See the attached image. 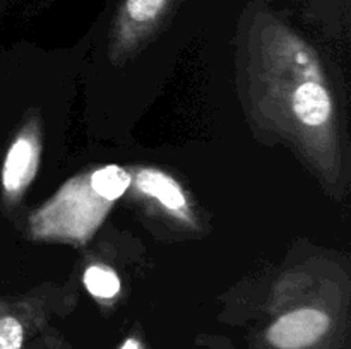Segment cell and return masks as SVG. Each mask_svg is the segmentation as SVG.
I'll use <instances>...</instances> for the list:
<instances>
[{
	"label": "cell",
	"mask_w": 351,
	"mask_h": 349,
	"mask_svg": "<svg viewBox=\"0 0 351 349\" xmlns=\"http://www.w3.org/2000/svg\"><path fill=\"white\" fill-rule=\"evenodd\" d=\"M254 113L287 135L331 185L341 177L338 113L314 48L266 7L245 17Z\"/></svg>",
	"instance_id": "6da1fadb"
},
{
	"label": "cell",
	"mask_w": 351,
	"mask_h": 349,
	"mask_svg": "<svg viewBox=\"0 0 351 349\" xmlns=\"http://www.w3.org/2000/svg\"><path fill=\"white\" fill-rule=\"evenodd\" d=\"M343 325L331 310L302 305L269 322L256 349H339Z\"/></svg>",
	"instance_id": "7a4b0ae2"
},
{
	"label": "cell",
	"mask_w": 351,
	"mask_h": 349,
	"mask_svg": "<svg viewBox=\"0 0 351 349\" xmlns=\"http://www.w3.org/2000/svg\"><path fill=\"white\" fill-rule=\"evenodd\" d=\"M184 0H119L110 26V58L122 64L146 47Z\"/></svg>",
	"instance_id": "3957f363"
},
{
	"label": "cell",
	"mask_w": 351,
	"mask_h": 349,
	"mask_svg": "<svg viewBox=\"0 0 351 349\" xmlns=\"http://www.w3.org/2000/svg\"><path fill=\"white\" fill-rule=\"evenodd\" d=\"M40 127L38 122H27L17 132L7 149L2 164V202L5 209L19 204L26 188L34 180L40 164Z\"/></svg>",
	"instance_id": "277c9868"
},
{
	"label": "cell",
	"mask_w": 351,
	"mask_h": 349,
	"mask_svg": "<svg viewBox=\"0 0 351 349\" xmlns=\"http://www.w3.org/2000/svg\"><path fill=\"white\" fill-rule=\"evenodd\" d=\"M48 318L50 310L41 301L0 298V349H26Z\"/></svg>",
	"instance_id": "5b68a950"
},
{
	"label": "cell",
	"mask_w": 351,
	"mask_h": 349,
	"mask_svg": "<svg viewBox=\"0 0 351 349\" xmlns=\"http://www.w3.org/2000/svg\"><path fill=\"white\" fill-rule=\"evenodd\" d=\"M136 188L144 197L154 201V204L177 221L189 224L192 221L191 205L180 183L165 171L154 168H141L136 173Z\"/></svg>",
	"instance_id": "8992f818"
},
{
	"label": "cell",
	"mask_w": 351,
	"mask_h": 349,
	"mask_svg": "<svg viewBox=\"0 0 351 349\" xmlns=\"http://www.w3.org/2000/svg\"><path fill=\"white\" fill-rule=\"evenodd\" d=\"M130 183H132V178H130L129 171L117 164L99 168L89 178L91 190L106 202H113L122 197Z\"/></svg>",
	"instance_id": "52a82bcc"
},
{
	"label": "cell",
	"mask_w": 351,
	"mask_h": 349,
	"mask_svg": "<svg viewBox=\"0 0 351 349\" xmlns=\"http://www.w3.org/2000/svg\"><path fill=\"white\" fill-rule=\"evenodd\" d=\"M82 281H84L86 289L98 300H113L120 293V279L110 267H88Z\"/></svg>",
	"instance_id": "ba28073f"
},
{
	"label": "cell",
	"mask_w": 351,
	"mask_h": 349,
	"mask_svg": "<svg viewBox=\"0 0 351 349\" xmlns=\"http://www.w3.org/2000/svg\"><path fill=\"white\" fill-rule=\"evenodd\" d=\"M117 349H147L146 344H144L143 339L136 334H130L117 346Z\"/></svg>",
	"instance_id": "9c48e42d"
},
{
	"label": "cell",
	"mask_w": 351,
	"mask_h": 349,
	"mask_svg": "<svg viewBox=\"0 0 351 349\" xmlns=\"http://www.w3.org/2000/svg\"><path fill=\"white\" fill-rule=\"evenodd\" d=\"M3 2V0H0V3H2Z\"/></svg>",
	"instance_id": "30bf717a"
}]
</instances>
